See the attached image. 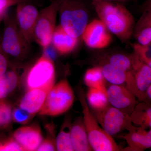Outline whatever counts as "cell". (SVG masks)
I'll return each instance as SVG.
<instances>
[{
    "instance_id": "6da1fadb",
    "label": "cell",
    "mask_w": 151,
    "mask_h": 151,
    "mask_svg": "<svg viewBox=\"0 0 151 151\" xmlns=\"http://www.w3.org/2000/svg\"><path fill=\"white\" fill-rule=\"evenodd\" d=\"M96 12L109 31L122 42H127L133 35L135 22L133 15L124 6L105 0H94Z\"/></svg>"
},
{
    "instance_id": "7a4b0ae2",
    "label": "cell",
    "mask_w": 151,
    "mask_h": 151,
    "mask_svg": "<svg viewBox=\"0 0 151 151\" xmlns=\"http://www.w3.org/2000/svg\"><path fill=\"white\" fill-rule=\"evenodd\" d=\"M79 100L82 108L83 120L86 128L90 145L93 151H129L122 148L116 144L113 137L108 135L100 127L86 101L83 90L79 94Z\"/></svg>"
},
{
    "instance_id": "3957f363",
    "label": "cell",
    "mask_w": 151,
    "mask_h": 151,
    "mask_svg": "<svg viewBox=\"0 0 151 151\" xmlns=\"http://www.w3.org/2000/svg\"><path fill=\"white\" fill-rule=\"evenodd\" d=\"M74 100L73 89L67 80L63 79L52 87L39 114L45 116H59L71 108Z\"/></svg>"
},
{
    "instance_id": "277c9868",
    "label": "cell",
    "mask_w": 151,
    "mask_h": 151,
    "mask_svg": "<svg viewBox=\"0 0 151 151\" xmlns=\"http://www.w3.org/2000/svg\"><path fill=\"white\" fill-rule=\"evenodd\" d=\"M60 17V26L70 36L78 38L82 35L88 24L87 12L76 3L65 1Z\"/></svg>"
},
{
    "instance_id": "5b68a950",
    "label": "cell",
    "mask_w": 151,
    "mask_h": 151,
    "mask_svg": "<svg viewBox=\"0 0 151 151\" xmlns=\"http://www.w3.org/2000/svg\"><path fill=\"white\" fill-rule=\"evenodd\" d=\"M91 110L100 127L111 137L128 131L133 125L129 115L110 104L101 111Z\"/></svg>"
},
{
    "instance_id": "8992f818",
    "label": "cell",
    "mask_w": 151,
    "mask_h": 151,
    "mask_svg": "<svg viewBox=\"0 0 151 151\" xmlns=\"http://www.w3.org/2000/svg\"><path fill=\"white\" fill-rule=\"evenodd\" d=\"M55 76L53 62L42 55L28 72L26 78L28 90L35 88H51L54 85Z\"/></svg>"
},
{
    "instance_id": "52a82bcc",
    "label": "cell",
    "mask_w": 151,
    "mask_h": 151,
    "mask_svg": "<svg viewBox=\"0 0 151 151\" xmlns=\"http://www.w3.org/2000/svg\"><path fill=\"white\" fill-rule=\"evenodd\" d=\"M60 2L54 1L39 13L34 32L33 38L43 47L51 43L55 29L57 13Z\"/></svg>"
},
{
    "instance_id": "ba28073f",
    "label": "cell",
    "mask_w": 151,
    "mask_h": 151,
    "mask_svg": "<svg viewBox=\"0 0 151 151\" xmlns=\"http://www.w3.org/2000/svg\"><path fill=\"white\" fill-rule=\"evenodd\" d=\"M5 25L1 42L3 51L7 55L17 58L24 53L29 43L19 30L16 21L6 14L4 17Z\"/></svg>"
},
{
    "instance_id": "9c48e42d",
    "label": "cell",
    "mask_w": 151,
    "mask_h": 151,
    "mask_svg": "<svg viewBox=\"0 0 151 151\" xmlns=\"http://www.w3.org/2000/svg\"><path fill=\"white\" fill-rule=\"evenodd\" d=\"M39 15L36 7L28 2L18 4L16 21L20 32L28 43H30L34 39V32Z\"/></svg>"
},
{
    "instance_id": "30bf717a",
    "label": "cell",
    "mask_w": 151,
    "mask_h": 151,
    "mask_svg": "<svg viewBox=\"0 0 151 151\" xmlns=\"http://www.w3.org/2000/svg\"><path fill=\"white\" fill-rule=\"evenodd\" d=\"M85 44L90 48L107 47L112 41L111 33L100 19H95L86 25L82 35Z\"/></svg>"
},
{
    "instance_id": "8fae6325",
    "label": "cell",
    "mask_w": 151,
    "mask_h": 151,
    "mask_svg": "<svg viewBox=\"0 0 151 151\" xmlns=\"http://www.w3.org/2000/svg\"><path fill=\"white\" fill-rule=\"evenodd\" d=\"M107 91L109 104L130 116L137 103L134 94L125 86L115 84H111Z\"/></svg>"
},
{
    "instance_id": "7c38bea8",
    "label": "cell",
    "mask_w": 151,
    "mask_h": 151,
    "mask_svg": "<svg viewBox=\"0 0 151 151\" xmlns=\"http://www.w3.org/2000/svg\"><path fill=\"white\" fill-rule=\"evenodd\" d=\"M101 68L106 81L111 84L125 86L138 98V92L132 72L124 71L109 63L101 66Z\"/></svg>"
},
{
    "instance_id": "4fadbf2b",
    "label": "cell",
    "mask_w": 151,
    "mask_h": 151,
    "mask_svg": "<svg viewBox=\"0 0 151 151\" xmlns=\"http://www.w3.org/2000/svg\"><path fill=\"white\" fill-rule=\"evenodd\" d=\"M13 137L24 151H36L42 141L40 128L35 125L19 128L14 132Z\"/></svg>"
},
{
    "instance_id": "5bb4252c",
    "label": "cell",
    "mask_w": 151,
    "mask_h": 151,
    "mask_svg": "<svg viewBox=\"0 0 151 151\" xmlns=\"http://www.w3.org/2000/svg\"><path fill=\"white\" fill-rule=\"evenodd\" d=\"M51 88L29 89L20 101L19 107L34 116L40 111Z\"/></svg>"
},
{
    "instance_id": "9a60e30c",
    "label": "cell",
    "mask_w": 151,
    "mask_h": 151,
    "mask_svg": "<svg viewBox=\"0 0 151 151\" xmlns=\"http://www.w3.org/2000/svg\"><path fill=\"white\" fill-rule=\"evenodd\" d=\"M133 55L134 65L132 73L138 92L137 98L142 101L144 93L151 85V67L142 62L134 53Z\"/></svg>"
},
{
    "instance_id": "2e32d148",
    "label": "cell",
    "mask_w": 151,
    "mask_h": 151,
    "mask_svg": "<svg viewBox=\"0 0 151 151\" xmlns=\"http://www.w3.org/2000/svg\"><path fill=\"white\" fill-rule=\"evenodd\" d=\"M122 137L127 141L131 151H142L151 147V130L133 125Z\"/></svg>"
},
{
    "instance_id": "e0dca14e",
    "label": "cell",
    "mask_w": 151,
    "mask_h": 151,
    "mask_svg": "<svg viewBox=\"0 0 151 151\" xmlns=\"http://www.w3.org/2000/svg\"><path fill=\"white\" fill-rule=\"evenodd\" d=\"M70 134L73 150L93 151L89 143L83 118L78 119L71 125Z\"/></svg>"
},
{
    "instance_id": "ac0fdd59",
    "label": "cell",
    "mask_w": 151,
    "mask_h": 151,
    "mask_svg": "<svg viewBox=\"0 0 151 151\" xmlns=\"http://www.w3.org/2000/svg\"><path fill=\"white\" fill-rule=\"evenodd\" d=\"M78 42V38L70 36L60 25L55 28L52 38L51 42L60 54H68L72 51Z\"/></svg>"
},
{
    "instance_id": "d6986e66",
    "label": "cell",
    "mask_w": 151,
    "mask_h": 151,
    "mask_svg": "<svg viewBox=\"0 0 151 151\" xmlns=\"http://www.w3.org/2000/svg\"><path fill=\"white\" fill-rule=\"evenodd\" d=\"M133 35L138 43L147 45L151 42V7L146 9L137 24H135Z\"/></svg>"
},
{
    "instance_id": "ffe728a7",
    "label": "cell",
    "mask_w": 151,
    "mask_h": 151,
    "mask_svg": "<svg viewBox=\"0 0 151 151\" xmlns=\"http://www.w3.org/2000/svg\"><path fill=\"white\" fill-rule=\"evenodd\" d=\"M132 124L144 129H151V108L150 104L145 102L137 103L131 115Z\"/></svg>"
},
{
    "instance_id": "44dd1931",
    "label": "cell",
    "mask_w": 151,
    "mask_h": 151,
    "mask_svg": "<svg viewBox=\"0 0 151 151\" xmlns=\"http://www.w3.org/2000/svg\"><path fill=\"white\" fill-rule=\"evenodd\" d=\"M86 98L87 104L93 111H101L109 105L106 86L89 88Z\"/></svg>"
},
{
    "instance_id": "7402d4cb",
    "label": "cell",
    "mask_w": 151,
    "mask_h": 151,
    "mask_svg": "<svg viewBox=\"0 0 151 151\" xmlns=\"http://www.w3.org/2000/svg\"><path fill=\"white\" fill-rule=\"evenodd\" d=\"M18 80V76L13 70L6 71L0 76V100L4 99L14 90Z\"/></svg>"
},
{
    "instance_id": "603a6c76",
    "label": "cell",
    "mask_w": 151,
    "mask_h": 151,
    "mask_svg": "<svg viewBox=\"0 0 151 151\" xmlns=\"http://www.w3.org/2000/svg\"><path fill=\"white\" fill-rule=\"evenodd\" d=\"M85 84L89 88H99L106 86L105 80L101 66L92 68L88 69L84 76Z\"/></svg>"
},
{
    "instance_id": "cb8c5ba5",
    "label": "cell",
    "mask_w": 151,
    "mask_h": 151,
    "mask_svg": "<svg viewBox=\"0 0 151 151\" xmlns=\"http://www.w3.org/2000/svg\"><path fill=\"white\" fill-rule=\"evenodd\" d=\"M70 122H65L57 137L55 144L56 150L59 151H73L70 138Z\"/></svg>"
},
{
    "instance_id": "d4e9b609",
    "label": "cell",
    "mask_w": 151,
    "mask_h": 151,
    "mask_svg": "<svg viewBox=\"0 0 151 151\" xmlns=\"http://www.w3.org/2000/svg\"><path fill=\"white\" fill-rule=\"evenodd\" d=\"M108 63L124 71L132 72L134 57L133 54L131 55L123 54H115L110 57Z\"/></svg>"
},
{
    "instance_id": "484cf974",
    "label": "cell",
    "mask_w": 151,
    "mask_h": 151,
    "mask_svg": "<svg viewBox=\"0 0 151 151\" xmlns=\"http://www.w3.org/2000/svg\"><path fill=\"white\" fill-rule=\"evenodd\" d=\"M12 106L4 99L0 100V129L10 126L12 120Z\"/></svg>"
},
{
    "instance_id": "4316f807",
    "label": "cell",
    "mask_w": 151,
    "mask_h": 151,
    "mask_svg": "<svg viewBox=\"0 0 151 151\" xmlns=\"http://www.w3.org/2000/svg\"><path fill=\"white\" fill-rule=\"evenodd\" d=\"M134 53L139 59L151 67V44L147 45H142L140 44L133 45Z\"/></svg>"
},
{
    "instance_id": "83f0119b",
    "label": "cell",
    "mask_w": 151,
    "mask_h": 151,
    "mask_svg": "<svg viewBox=\"0 0 151 151\" xmlns=\"http://www.w3.org/2000/svg\"><path fill=\"white\" fill-rule=\"evenodd\" d=\"M24 151L13 137L0 138V151Z\"/></svg>"
},
{
    "instance_id": "f1b7e54d",
    "label": "cell",
    "mask_w": 151,
    "mask_h": 151,
    "mask_svg": "<svg viewBox=\"0 0 151 151\" xmlns=\"http://www.w3.org/2000/svg\"><path fill=\"white\" fill-rule=\"evenodd\" d=\"M33 115L20 107L16 108L12 112V120L15 123L21 124H26L30 121Z\"/></svg>"
},
{
    "instance_id": "f546056e",
    "label": "cell",
    "mask_w": 151,
    "mask_h": 151,
    "mask_svg": "<svg viewBox=\"0 0 151 151\" xmlns=\"http://www.w3.org/2000/svg\"><path fill=\"white\" fill-rule=\"evenodd\" d=\"M31 0H0V22L4 19L8 9L21 3L28 2Z\"/></svg>"
},
{
    "instance_id": "4dcf8cb0",
    "label": "cell",
    "mask_w": 151,
    "mask_h": 151,
    "mask_svg": "<svg viewBox=\"0 0 151 151\" xmlns=\"http://www.w3.org/2000/svg\"><path fill=\"white\" fill-rule=\"evenodd\" d=\"M56 150L55 141L51 138H47L42 140L40 145L38 147L36 151H52Z\"/></svg>"
},
{
    "instance_id": "1f68e13d",
    "label": "cell",
    "mask_w": 151,
    "mask_h": 151,
    "mask_svg": "<svg viewBox=\"0 0 151 151\" xmlns=\"http://www.w3.org/2000/svg\"><path fill=\"white\" fill-rule=\"evenodd\" d=\"M43 48V56L52 61L56 59L57 51L52 45H51L50 44Z\"/></svg>"
},
{
    "instance_id": "d6a6232c",
    "label": "cell",
    "mask_w": 151,
    "mask_h": 151,
    "mask_svg": "<svg viewBox=\"0 0 151 151\" xmlns=\"http://www.w3.org/2000/svg\"><path fill=\"white\" fill-rule=\"evenodd\" d=\"M8 61L6 55L0 46V76L4 75L7 71Z\"/></svg>"
},
{
    "instance_id": "836d02e7",
    "label": "cell",
    "mask_w": 151,
    "mask_h": 151,
    "mask_svg": "<svg viewBox=\"0 0 151 151\" xmlns=\"http://www.w3.org/2000/svg\"><path fill=\"white\" fill-rule=\"evenodd\" d=\"M128 1H129V0H115V1H116L122 2H126Z\"/></svg>"
},
{
    "instance_id": "e575fe53",
    "label": "cell",
    "mask_w": 151,
    "mask_h": 151,
    "mask_svg": "<svg viewBox=\"0 0 151 151\" xmlns=\"http://www.w3.org/2000/svg\"><path fill=\"white\" fill-rule=\"evenodd\" d=\"M0 23H1V22H0Z\"/></svg>"
}]
</instances>
